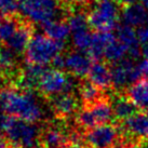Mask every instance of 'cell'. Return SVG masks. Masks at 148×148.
<instances>
[{"mask_svg":"<svg viewBox=\"0 0 148 148\" xmlns=\"http://www.w3.org/2000/svg\"><path fill=\"white\" fill-rule=\"evenodd\" d=\"M91 66V58L84 52H71L65 56V68L75 77L82 78L88 76Z\"/></svg>","mask_w":148,"mask_h":148,"instance_id":"8fae6325","label":"cell"},{"mask_svg":"<svg viewBox=\"0 0 148 148\" xmlns=\"http://www.w3.org/2000/svg\"><path fill=\"white\" fill-rule=\"evenodd\" d=\"M116 36L110 32H97L93 34L90 49L88 50V55L94 61H99L104 56V51L106 45L111 41Z\"/></svg>","mask_w":148,"mask_h":148,"instance_id":"d6986e66","label":"cell"},{"mask_svg":"<svg viewBox=\"0 0 148 148\" xmlns=\"http://www.w3.org/2000/svg\"><path fill=\"white\" fill-rule=\"evenodd\" d=\"M0 108L11 117L37 123L43 111L33 92L23 89L7 88L0 91Z\"/></svg>","mask_w":148,"mask_h":148,"instance_id":"6da1fadb","label":"cell"},{"mask_svg":"<svg viewBox=\"0 0 148 148\" xmlns=\"http://www.w3.org/2000/svg\"><path fill=\"white\" fill-rule=\"evenodd\" d=\"M2 140V134H1V132H0V140Z\"/></svg>","mask_w":148,"mask_h":148,"instance_id":"ab89813d","label":"cell"},{"mask_svg":"<svg viewBox=\"0 0 148 148\" xmlns=\"http://www.w3.org/2000/svg\"><path fill=\"white\" fill-rule=\"evenodd\" d=\"M127 96L138 109L148 112V78H143L132 83L127 89Z\"/></svg>","mask_w":148,"mask_h":148,"instance_id":"e0dca14e","label":"cell"},{"mask_svg":"<svg viewBox=\"0 0 148 148\" xmlns=\"http://www.w3.org/2000/svg\"><path fill=\"white\" fill-rule=\"evenodd\" d=\"M116 32H117L116 37L121 43H123L125 45L130 58L136 60V58H140L142 55V53H140V45L138 37H137V33L134 30V28L132 26L123 24L121 26H118L116 28Z\"/></svg>","mask_w":148,"mask_h":148,"instance_id":"30bf717a","label":"cell"},{"mask_svg":"<svg viewBox=\"0 0 148 148\" xmlns=\"http://www.w3.org/2000/svg\"><path fill=\"white\" fill-rule=\"evenodd\" d=\"M111 148H125V147H124L123 145H121V144H119V143H117V144L114 145V146H112Z\"/></svg>","mask_w":148,"mask_h":148,"instance_id":"74e56055","label":"cell"},{"mask_svg":"<svg viewBox=\"0 0 148 148\" xmlns=\"http://www.w3.org/2000/svg\"><path fill=\"white\" fill-rule=\"evenodd\" d=\"M68 24L70 26L71 33L76 30H81V29H86L90 27L88 15L83 14L82 12H75L68 17Z\"/></svg>","mask_w":148,"mask_h":148,"instance_id":"83f0119b","label":"cell"},{"mask_svg":"<svg viewBox=\"0 0 148 148\" xmlns=\"http://www.w3.org/2000/svg\"><path fill=\"white\" fill-rule=\"evenodd\" d=\"M123 130L133 137L140 140H148V112L142 111L123 121Z\"/></svg>","mask_w":148,"mask_h":148,"instance_id":"7c38bea8","label":"cell"},{"mask_svg":"<svg viewBox=\"0 0 148 148\" xmlns=\"http://www.w3.org/2000/svg\"><path fill=\"white\" fill-rule=\"evenodd\" d=\"M125 148H146L144 143H131L125 146Z\"/></svg>","mask_w":148,"mask_h":148,"instance_id":"d6a6232c","label":"cell"},{"mask_svg":"<svg viewBox=\"0 0 148 148\" xmlns=\"http://www.w3.org/2000/svg\"><path fill=\"white\" fill-rule=\"evenodd\" d=\"M121 17L124 24L132 27H140L148 21V12L144 4L130 3L125 4L121 12Z\"/></svg>","mask_w":148,"mask_h":148,"instance_id":"5bb4252c","label":"cell"},{"mask_svg":"<svg viewBox=\"0 0 148 148\" xmlns=\"http://www.w3.org/2000/svg\"><path fill=\"white\" fill-rule=\"evenodd\" d=\"M68 148H86V147H84L83 145L80 144L79 142H74V143L70 145V146Z\"/></svg>","mask_w":148,"mask_h":148,"instance_id":"d590c367","label":"cell"},{"mask_svg":"<svg viewBox=\"0 0 148 148\" xmlns=\"http://www.w3.org/2000/svg\"><path fill=\"white\" fill-rule=\"evenodd\" d=\"M67 2H69V3H73V4H83L88 2L89 0H65Z\"/></svg>","mask_w":148,"mask_h":148,"instance_id":"e575fe53","label":"cell"},{"mask_svg":"<svg viewBox=\"0 0 148 148\" xmlns=\"http://www.w3.org/2000/svg\"><path fill=\"white\" fill-rule=\"evenodd\" d=\"M45 68L43 65L27 63V65L22 71L21 76L18 77V86L20 89L32 91L33 88H38V83L41 77L45 73Z\"/></svg>","mask_w":148,"mask_h":148,"instance_id":"4fadbf2b","label":"cell"},{"mask_svg":"<svg viewBox=\"0 0 148 148\" xmlns=\"http://www.w3.org/2000/svg\"><path fill=\"white\" fill-rule=\"evenodd\" d=\"M60 10L58 0H18V11L22 15L42 26L56 20Z\"/></svg>","mask_w":148,"mask_h":148,"instance_id":"5b68a950","label":"cell"},{"mask_svg":"<svg viewBox=\"0 0 148 148\" xmlns=\"http://www.w3.org/2000/svg\"><path fill=\"white\" fill-rule=\"evenodd\" d=\"M2 131L13 148H36L41 135L35 123L11 116L7 117Z\"/></svg>","mask_w":148,"mask_h":148,"instance_id":"7a4b0ae2","label":"cell"},{"mask_svg":"<svg viewBox=\"0 0 148 148\" xmlns=\"http://www.w3.org/2000/svg\"><path fill=\"white\" fill-rule=\"evenodd\" d=\"M127 49L125 48V45L117 39L115 37L109 43L106 45L105 51H104V58H106L108 62H111L116 64V63L122 61L127 58Z\"/></svg>","mask_w":148,"mask_h":148,"instance_id":"603a6c76","label":"cell"},{"mask_svg":"<svg viewBox=\"0 0 148 148\" xmlns=\"http://www.w3.org/2000/svg\"><path fill=\"white\" fill-rule=\"evenodd\" d=\"M114 118L112 107L107 101H99L92 105H86V107L79 112L78 123L83 129L89 130L96 125L108 123Z\"/></svg>","mask_w":148,"mask_h":148,"instance_id":"52a82bcc","label":"cell"},{"mask_svg":"<svg viewBox=\"0 0 148 148\" xmlns=\"http://www.w3.org/2000/svg\"><path fill=\"white\" fill-rule=\"evenodd\" d=\"M7 117H8V116L4 115L3 110L0 108V130H2L3 124H4V121H5V119H7Z\"/></svg>","mask_w":148,"mask_h":148,"instance_id":"836d02e7","label":"cell"},{"mask_svg":"<svg viewBox=\"0 0 148 148\" xmlns=\"http://www.w3.org/2000/svg\"><path fill=\"white\" fill-rule=\"evenodd\" d=\"M52 65L56 69H64L65 68V56H63L62 54H58V56L52 61Z\"/></svg>","mask_w":148,"mask_h":148,"instance_id":"4dcf8cb0","label":"cell"},{"mask_svg":"<svg viewBox=\"0 0 148 148\" xmlns=\"http://www.w3.org/2000/svg\"><path fill=\"white\" fill-rule=\"evenodd\" d=\"M119 16L116 0H95L88 20L90 27L96 32H111L118 27Z\"/></svg>","mask_w":148,"mask_h":148,"instance_id":"277c9868","label":"cell"},{"mask_svg":"<svg viewBox=\"0 0 148 148\" xmlns=\"http://www.w3.org/2000/svg\"><path fill=\"white\" fill-rule=\"evenodd\" d=\"M21 22L16 21L14 17L1 16L0 17V45H7L9 40L15 34Z\"/></svg>","mask_w":148,"mask_h":148,"instance_id":"cb8c5ba5","label":"cell"},{"mask_svg":"<svg viewBox=\"0 0 148 148\" xmlns=\"http://www.w3.org/2000/svg\"><path fill=\"white\" fill-rule=\"evenodd\" d=\"M15 52L5 45H0V71L9 73L16 65Z\"/></svg>","mask_w":148,"mask_h":148,"instance_id":"4316f807","label":"cell"},{"mask_svg":"<svg viewBox=\"0 0 148 148\" xmlns=\"http://www.w3.org/2000/svg\"><path fill=\"white\" fill-rule=\"evenodd\" d=\"M102 91L92 82H83L80 86V96L86 105H92L102 101Z\"/></svg>","mask_w":148,"mask_h":148,"instance_id":"d4e9b609","label":"cell"},{"mask_svg":"<svg viewBox=\"0 0 148 148\" xmlns=\"http://www.w3.org/2000/svg\"><path fill=\"white\" fill-rule=\"evenodd\" d=\"M52 107L60 118H68L78 109V101L71 93H63L53 96Z\"/></svg>","mask_w":148,"mask_h":148,"instance_id":"2e32d148","label":"cell"},{"mask_svg":"<svg viewBox=\"0 0 148 148\" xmlns=\"http://www.w3.org/2000/svg\"><path fill=\"white\" fill-rule=\"evenodd\" d=\"M43 148H65L67 145V136L56 127H50L40 135Z\"/></svg>","mask_w":148,"mask_h":148,"instance_id":"ffe728a7","label":"cell"},{"mask_svg":"<svg viewBox=\"0 0 148 148\" xmlns=\"http://www.w3.org/2000/svg\"><path fill=\"white\" fill-rule=\"evenodd\" d=\"M18 10V0H0V16H10Z\"/></svg>","mask_w":148,"mask_h":148,"instance_id":"f1b7e54d","label":"cell"},{"mask_svg":"<svg viewBox=\"0 0 148 148\" xmlns=\"http://www.w3.org/2000/svg\"><path fill=\"white\" fill-rule=\"evenodd\" d=\"M147 24H148V21H147Z\"/></svg>","mask_w":148,"mask_h":148,"instance_id":"60d3db41","label":"cell"},{"mask_svg":"<svg viewBox=\"0 0 148 148\" xmlns=\"http://www.w3.org/2000/svg\"><path fill=\"white\" fill-rule=\"evenodd\" d=\"M93 34L90 33L89 28L76 30L71 33V42L76 49L81 52H88L90 49L91 42H92Z\"/></svg>","mask_w":148,"mask_h":148,"instance_id":"484cf974","label":"cell"},{"mask_svg":"<svg viewBox=\"0 0 148 148\" xmlns=\"http://www.w3.org/2000/svg\"><path fill=\"white\" fill-rule=\"evenodd\" d=\"M119 131L110 123L101 124L88 130L86 142L91 148H111L117 144Z\"/></svg>","mask_w":148,"mask_h":148,"instance_id":"ba28073f","label":"cell"},{"mask_svg":"<svg viewBox=\"0 0 148 148\" xmlns=\"http://www.w3.org/2000/svg\"><path fill=\"white\" fill-rule=\"evenodd\" d=\"M140 53L143 55V58L148 60V40L140 43Z\"/></svg>","mask_w":148,"mask_h":148,"instance_id":"1f68e13d","label":"cell"},{"mask_svg":"<svg viewBox=\"0 0 148 148\" xmlns=\"http://www.w3.org/2000/svg\"><path fill=\"white\" fill-rule=\"evenodd\" d=\"M76 82L73 76L67 75L61 69H47L40 81L38 89L42 94L53 97L63 93H71L75 89Z\"/></svg>","mask_w":148,"mask_h":148,"instance_id":"8992f818","label":"cell"},{"mask_svg":"<svg viewBox=\"0 0 148 148\" xmlns=\"http://www.w3.org/2000/svg\"><path fill=\"white\" fill-rule=\"evenodd\" d=\"M88 77L89 81L95 84L101 90H106L112 86L111 69L103 62L95 61L94 63H92Z\"/></svg>","mask_w":148,"mask_h":148,"instance_id":"9a60e30c","label":"cell"},{"mask_svg":"<svg viewBox=\"0 0 148 148\" xmlns=\"http://www.w3.org/2000/svg\"><path fill=\"white\" fill-rule=\"evenodd\" d=\"M45 35L50 37L53 40L64 42L71 35V29L68 22L53 20L47 24L43 25Z\"/></svg>","mask_w":148,"mask_h":148,"instance_id":"7402d4cb","label":"cell"},{"mask_svg":"<svg viewBox=\"0 0 148 148\" xmlns=\"http://www.w3.org/2000/svg\"><path fill=\"white\" fill-rule=\"evenodd\" d=\"M137 68L140 71L142 79L148 78V60L147 58H143L140 63H137Z\"/></svg>","mask_w":148,"mask_h":148,"instance_id":"f546056e","label":"cell"},{"mask_svg":"<svg viewBox=\"0 0 148 148\" xmlns=\"http://www.w3.org/2000/svg\"><path fill=\"white\" fill-rule=\"evenodd\" d=\"M117 1H119V2L124 4H130V3H134L136 0H117Z\"/></svg>","mask_w":148,"mask_h":148,"instance_id":"8d00e7d4","label":"cell"},{"mask_svg":"<svg viewBox=\"0 0 148 148\" xmlns=\"http://www.w3.org/2000/svg\"><path fill=\"white\" fill-rule=\"evenodd\" d=\"M142 2H143V4L146 8H148V0H142Z\"/></svg>","mask_w":148,"mask_h":148,"instance_id":"f35d334b","label":"cell"},{"mask_svg":"<svg viewBox=\"0 0 148 148\" xmlns=\"http://www.w3.org/2000/svg\"><path fill=\"white\" fill-rule=\"evenodd\" d=\"M111 107H112L114 117L117 120H121V121H124L127 118L132 117L134 114H136V109H137V107L134 105L131 99L124 95L117 96L111 104Z\"/></svg>","mask_w":148,"mask_h":148,"instance_id":"44dd1931","label":"cell"},{"mask_svg":"<svg viewBox=\"0 0 148 148\" xmlns=\"http://www.w3.org/2000/svg\"><path fill=\"white\" fill-rule=\"evenodd\" d=\"M64 49V42L53 40L47 35H34L27 48L25 50V56L27 63L48 65L54 58L61 54Z\"/></svg>","mask_w":148,"mask_h":148,"instance_id":"3957f363","label":"cell"},{"mask_svg":"<svg viewBox=\"0 0 148 148\" xmlns=\"http://www.w3.org/2000/svg\"><path fill=\"white\" fill-rule=\"evenodd\" d=\"M32 27L29 24L21 23L15 34L12 36V38L9 40L5 47L13 50L15 53H21L26 50L30 39H32Z\"/></svg>","mask_w":148,"mask_h":148,"instance_id":"ac0fdd59","label":"cell"},{"mask_svg":"<svg viewBox=\"0 0 148 148\" xmlns=\"http://www.w3.org/2000/svg\"><path fill=\"white\" fill-rule=\"evenodd\" d=\"M142 79L137 64L132 61V58H124L120 62L114 64L111 68V80L112 86L116 89H123L127 86H131Z\"/></svg>","mask_w":148,"mask_h":148,"instance_id":"9c48e42d","label":"cell"}]
</instances>
